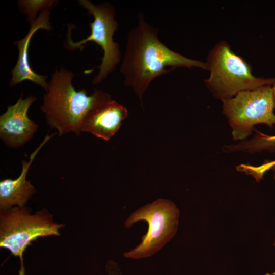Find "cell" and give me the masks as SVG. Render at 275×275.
<instances>
[{
	"instance_id": "obj_1",
	"label": "cell",
	"mask_w": 275,
	"mask_h": 275,
	"mask_svg": "<svg viewBox=\"0 0 275 275\" xmlns=\"http://www.w3.org/2000/svg\"><path fill=\"white\" fill-rule=\"evenodd\" d=\"M177 67L206 70L205 62L169 49L159 39L158 29L139 14L137 24L128 32L120 71L124 85L131 87L142 101L152 80Z\"/></svg>"
},
{
	"instance_id": "obj_2",
	"label": "cell",
	"mask_w": 275,
	"mask_h": 275,
	"mask_svg": "<svg viewBox=\"0 0 275 275\" xmlns=\"http://www.w3.org/2000/svg\"><path fill=\"white\" fill-rule=\"evenodd\" d=\"M74 76L64 68L57 69L48 82L40 107L49 127L56 129L60 136L70 132L79 136L87 113L111 99L109 94L100 90H96L91 95H88L84 88L75 90L72 84Z\"/></svg>"
},
{
	"instance_id": "obj_3",
	"label": "cell",
	"mask_w": 275,
	"mask_h": 275,
	"mask_svg": "<svg viewBox=\"0 0 275 275\" xmlns=\"http://www.w3.org/2000/svg\"><path fill=\"white\" fill-rule=\"evenodd\" d=\"M205 64L210 76L204 80V84L213 95L222 101L243 91L275 84V77L255 76L251 66L235 53L225 41L217 43L212 48Z\"/></svg>"
},
{
	"instance_id": "obj_4",
	"label": "cell",
	"mask_w": 275,
	"mask_h": 275,
	"mask_svg": "<svg viewBox=\"0 0 275 275\" xmlns=\"http://www.w3.org/2000/svg\"><path fill=\"white\" fill-rule=\"evenodd\" d=\"M30 211L29 207L14 206L0 212V246L20 258L19 275L25 274L23 255L32 242L39 237L59 236V230L64 227L54 222L45 209L33 214Z\"/></svg>"
},
{
	"instance_id": "obj_5",
	"label": "cell",
	"mask_w": 275,
	"mask_h": 275,
	"mask_svg": "<svg viewBox=\"0 0 275 275\" xmlns=\"http://www.w3.org/2000/svg\"><path fill=\"white\" fill-rule=\"evenodd\" d=\"M222 101L223 112L232 128L234 140L246 139L256 124H265L271 128L275 125V101L272 85L243 91Z\"/></svg>"
},
{
	"instance_id": "obj_6",
	"label": "cell",
	"mask_w": 275,
	"mask_h": 275,
	"mask_svg": "<svg viewBox=\"0 0 275 275\" xmlns=\"http://www.w3.org/2000/svg\"><path fill=\"white\" fill-rule=\"evenodd\" d=\"M179 211L175 204L165 199H158L140 208L124 222L125 228L131 227L140 221H145L148 230L141 243L129 252L125 258L142 259L151 257L169 242L177 232Z\"/></svg>"
},
{
	"instance_id": "obj_7",
	"label": "cell",
	"mask_w": 275,
	"mask_h": 275,
	"mask_svg": "<svg viewBox=\"0 0 275 275\" xmlns=\"http://www.w3.org/2000/svg\"><path fill=\"white\" fill-rule=\"evenodd\" d=\"M79 3L94 17V21L90 23L91 33L79 42H74L69 39L68 44L71 48L79 49L86 43L93 41L102 48L103 56L98 67L99 71L92 80V83L96 85L112 73L120 62L122 54L120 47L113 37L118 25L115 18V9L110 3L104 2L95 5L89 0H80Z\"/></svg>"
},
{
	"instance_id": "obj_8",
	"label": "cell",
	"mask_w": 275,
	"mask_h": 275,
	"mask_svg": "<svg viewBox=\"0 0 275 275\" xmlns=\"http://www.w3.org/2000/svg\"><path fill=\"white\" fill-rule=\"evenodd\" d=\"M36 100L33 95L23 99L21 94L16 103L9 106L0 116V138L6 146L20 147L29 141L37 131V124L28 115L30 107Z\"/></svg>"
},
{
	"instance_id": "obj_9",
	"label": "cell",
	"mask_w": 275,
	"mask_h": 275,
	"mask_svg": "<svg viewBox=\"0 0 275 275\" xmlns=\"http://www.w3.org/2000/svg\"><path fill=\"white\" fill-rule=\"evenodd\" d=\"M127 116L125 107L114 100H107L87 113L82 121L81 132H89L97 138L108 141Z\"/></svg>"
},
{
	"instance_id": "obj_10",
	"label": "cell",
	"mask_w": 275,
	"mask_h": 275,
	"mask_svg": "<svg viewBox=\"0 0 275 275\" xmlns=\"http://www.w3.org/2000/svg\"><path fill=\"white\" fill-rule=\"evenodd\" d=\"M47 8L42 11L38 17L31 23L30 29L25 36L22 39L14 42L17 46L18 58L16 65L12 69V79L10 81L11 87H13L24 80H29L47 90V76L36 74L31 68L28 61V49L30 42L34 34L39 29L49 31L51 25L49 22L50 10Z\"/></svg>"
},
{
	"instance_id": "obj_11",
	"label": "cell",
	"mask_w": 275,
	"mask_h": 275,
	"mask_svg": "<svg viewBox=\"0 0 275 275\" xmlns=\"http://www.w3.org/2000/svg\"><path fill=\"white\" fill-rule=\"evenodd\" d=\"M46 135L39 146L32 153L29 161H22V170L16 179H5L0 181L1 210L10 209L13 206L23 207L36 190L26 177L29 169L37 153L53 136Z\"/></svg>"
},
{
	"instance_id": "obj_12",
	"label": "cell",
	"mask_w": 275,
	"mask_h": 275,
	"mask_svg": "<svg viewBox=\"0 0 275 275\" xmlns=\"http://www.w3.org/2000/svg\"><path fill=\"white\" fill-rule=\"evenodd\" d=\"M274 148H275V135L269 136L259 132L252 139L237 145L227 146L225 150L227 152L242 150L252 153L263 150L272 149Z\"/></svg>"
},
{
	"instance_id": "obj_13",
	"label": "cell",
	"mask_w": 275,
	"mask_h": 275,
	"mask_svg": "<svg viewBox=\"0 0 275 275\" xmlns=\"http://www.w3.org/2000/svg\"><path fill=\"white\" fill-rule=\"evenodd\" d=\"M55 4L54 1H20L19 5L22 12L28 16L31 23L37 18L38 12L51 8Z\"/></svg>"
},
{
	"instance_id": "obj_14",
	"label": "cell",
	"mask_w": 275,
	"mask_h": 275,
	"mask_svg": "<svg viewBox=\"0 0 275 275\" xmlns=\"http://www.w3.org/2000/svg\"><path fill=\"white\" fill-rule=\"evenodd\" d=\"M275 166V161L266 162L260 166L255 167L256 173L260 177H263L264 173L269 169Z\"/></svg>"
},
{
	"instance_id": "obj_15",
	"label": "cell",
	"mask_w": 275,
	"mask_h": 275,
	"mask_svg": "<svg viewBox=\"0 0 275 275\" xmlns=\"http://www.w3.org/2000/svg\"><path fill=\"white\" fill-rule=\"evenodd\" d=\"M272 89L273 92V95H274V101H275V84H274L272 85Z\"/></svg>"
},
{
	"instance_id": "obj_16",
	"label": "cell",
	"mask_w": 275,
	"mask_h": 275,
	"mask_svg": "<svg viewBox=\"0 0 275 275\" xmlns=\"http://www.w3.org/2000/svg\"><path fill=\"white\" fill-rule=\"evenodd\" d=\"M274 178L275 179V167H274ZM274 245H275V240L274 242Z\"/></svg>"
}]
</instances>
